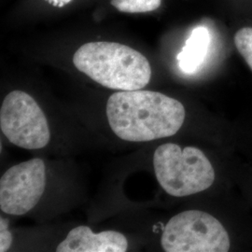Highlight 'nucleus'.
Instances as JSON below:
<instances>
[{
    "mask_svg": "<svg viewBox=\"0 0 252 252\" xmlns=\"http://www.w3.org/2000/svg\"><path fill=\"white\" fill-rule=\"evenodd\" d=\"M46 186V166L39 158L11 166L0 180V208L21 216L36 207Z\"/></svg>",
    "mask_w": 252,
    "mask_h": 252,
    "instance_id": "6",
    "label": "nucleus"
},
{
    "mask_svg": "<svg viewBox=\"0 0 252 252\" xmlns=\"http://www.w3.org/2000/svg\"><path fill=\"white\" fill-rule=\"evenodd\" d=\"M0 127L11 144L27 150H40L51 139L44 112L36 100L23 91H12L3 100Z\"/></svg>",
    "mask_w": 252,
    "mask_h": 252,
    "instance_id": "5",
    "label": "nucleus"
},
{
    "mask_svg": "<svg viewBox=\"0 0 252 252\" xmlns=\"http://www.w3.org/2000/svg\"><path fill=\"white\" fill-rule=\"evenodd\" d=\"M161 245L167 252H226L231 247L224 226L201 210L173 217L163 229Z\"/></svg>",
    "mask_w": 252,
    "mask_h": 252,
    "instance_id": "4",
    "label": "nucleus"
},
{
    "mask_svg": "<svg viewBox=\"0 0 252 252\" xmlns=\"http://www.w3.org/2000/svg\"><path fill=\"white\" fill-rule=\"evenodd\" d=\"M128 249L126 236L116 231L94 234L88 226L72 229L56 248L57 252H125Z\"/></svg>",
    "mask_w": 252,
    "mask_h": 252,
    "instance_id": "7",
    "label": "nucleus"
},
{
    "mask_svg": "<svg viewBox=\"0 0 252 252\" xmlns=\"http://www.w3.org/2000/svg\"><path fill=\"white\" fill-rule=\"evenodd\" d=\"M45 1L55 8H63L64 6L72 2V0H45Z\"/></svg>",
    "mask_w": 252,
    "mask_h": 252,
    "instance_id": "12",
    "label": "nucleus"
},
{
    "mask_svg": "<svg viewBox=\"0 0 252 252\" xmlns=\"http://www.w3.org/2000/svg\"><path fill=\"white\" fill-rule=\"evenodd\" d=\"M12 243V235L9 230V221L0 218V252H8Z\"/></svg>",
    "mask_w": 252,
    "mask_h": 252,
    "instance_id": "11",
    "label": "nucleus"
},
{
    "mask_svg": "<svg viewBox=\"0 0 252 252\" xmlns=\"http://www.w3.org/2000/svg\"><path fill=\"white\" fill-rule=\"evenodd\" d=\"M234 44L252 70V28L244 27L234 36Z\"/></svg>",
    "mask_w": 252,
    "mask_h": 252,
    "instance_id": "10",
    "label": "nucleus"
},
{
    "mask_svg": "<svg viewBox=\"0 0 252 252\" xmlns=\"http://www.w3.org/2000/svg\"><path fill=\"white\" fill-rule=\"evenodd\" d=\"M162 0H111V5L126 13H143L158 9Z\"/></svg>",
    "mask_w": 252,
    "mask_h": 252,
    "instance_id": "9",
    "label": "nucleus"
},
{
    "mask_svg": "<svg viewBox=\"0 0 252 252\" xmlns=\"http://www.w3.org/2000/svg\"><path fill=\"white\" fill-rule=\"evenodd\" d=\"M153 167L160 186L176 197L206 190L215 180V171L206 154L195 147L174 143L159 146L153 155Z\"/></svg>",
    "mask_w": 252,
    "mask_h": 252,
    "instance_id": "3",
    "label": "nucleus"
},
{
    "mask_svg": "<svg viewBox=\"0 0 252 252\" xmlns=\"http://www.w3.org/2000/svg\"><path fill=\"white\" fill-rule=\"evenodd\" d=\"M106 110L113 133L129 142H149L174 135L185 120V108L179 100L141 89L111 94Z\"/></svg>",
    "mask_w": 252,
    "mask_h": 252,
    "instance_id": "1",
    "label": "nucleus"
},
{
    "mask_svg": "<svg viewBox=\"0 0 252 252\" xmlns=\"http://www.w3.org/2000/svg\"><path fill=\"white\" fill-rule=\"evenodd\" d=\"M73 63L93 81L112 90H140L152 78V67L144 55L116 42L86 43L74 54Z\"/></svg>",
    "mask_w": 252,
    "mask_h": 252,
    "instance_id": "2",
    "label": "nucleus"
},
{
    "mask_svg": "<svg viewBox=\"0 0 252 252\" xmlns=\"http://www.w3.org/2000/svg\"><path fill=\"white\" fill-rule=\"evenodd\" d=\"M210 45V33L206 27H195L178 55L180 70L192 74L204 63Z\"/></svg>",
    "mask_w": 252,
    "mask_h": 252,
    "instance_id": "8",
    "label": "nucleus"
}]
</instances>
